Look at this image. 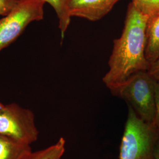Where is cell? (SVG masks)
<instances>
[{
    "label": "cell",
    "instance_id": "cell-1",
    "mask_svg": "<svg viewBox=\"0 0 159 159\" xmlns=\"http://www.w3.org/2000/svg\"><path fill=\"white\" fill-rule=\"evenodd\" d=\"M148 20L131 2L129 4L124 29L120 38L114 40L110 69L102 79L107 87L124 82L139 71H148L150 64L145 50Z\"/></svg>",
    "mask_w": 159,
    "mask_h": 159
},
{
    "label": "cell",
    "instance_id": "cell-2",
    "mask_svg": "<svg viewBox=\"0 0 159 159\" xmlns=\"http://www.w3.org/2000/svg\"><path fill=\"white\" fill-rule=\"evenodd\" d=\"M157 83L148 71H141L133 74L124 82L109 86L108 89L113 96L125 100L140 119L153 123Z\"/></svg>",
    "mask_w": 159,
    "mask_h": 159
},
{
    "label": "cell",
    "instance_id": "cell-3",
    "mask_svg": "<svg viewBox=\"0 0 159 159\" xmlns=\"http://www.w3.org/2000/svg\"><path fill=\"white\" fill-rule=\"evenodd\" d=\"M128 109L119 159H156L154 150L159 140L158 129L154 122L140 119L130 106Z\"/></svg>",
    "mask_w": 159,
    "mask_h": 159
},
{
    "label": "cell",
    "instance_id": "cell-4",
    "mask_svg": "<svg viewBox=\"0 0 159 159\" xmlns=\"http://www.w3.org/2000/svg\"><path fill=\"white\" fill-rule=\"evenodd\" d=\"M44 0H18L8 14L0 19V51L10 46L29 24L44 18Z\"/></svg>",
    "mask_w": 159,
    "mask_h": 159
},
{
    "label": "cell",
    "instance_id": "cell-5",
    "mask_svg": "<svg viewBox=\"0 0 159 159\" xmlns=\"http://www.w3.org/2000/svg\"><path fill=\"white\" fill-rule=\"evenodd\" d=\"M0 134L25 144L35 142L39 131L34 113L16 103L5 105L0 110Z\"/></svg>",
    "mask_w": 159,
    "mask_h": 159
},
{
    "label": "cell",
    "instance_id": "cell-6",
    "mask_svg": "<svg viewBox=\"0 0 159 159\" xmlns=\"http://www.w3.org/2000/svg\"><path fill=\"white\" fill-rule=\"evenodd\" d=\"M119 0H69L71 17H80L97 21L111 10Z\"/></svg>",
    "mask_w": 159,
    "mask_h": 159
},
{
    "label": "cell",
    "instance_id": "cell-7",
    "mask_svg": "<svg viewBox=\"0 0 159 159\" xmlns=\"http://www.w3.org/2000/svg\"><path fill=\"white\" fill-rule=\"evenodd\" d=\"M145 56L149 64L159 57V15L148 20Z\"/></svg>",
    "mask_w": 159,
    "mask_h": 159
},
{
    "label": "cell",
    "instance_id": "cell-8",
    "mask_svg": "<svg viewBox=\"0 0 159 159\" xmlns=\"http://www.w3.org/2000/svg\"><path fill=\"white\" fill-rule=\"evenodd\" d=\"M31 151L30 145L0 134V159H21Z\"/></svg>",
    "mask_w": 159,
    "mask_h": 159
},
{
    "label": "cell",
    "instance_id": "cell-9",
    "mask_svg": "<svg viewBox=\"0 0 159 159\" xmlns=\"http://www.w3.org/2000/svg\"><path fill=\"white\" fill-rule=\"evenodd\" d=\"M66 141L61 137L55 144L45 149L25 154L21 159H61L65 152Z\"/></svg>",
    "mask_w": 159,
    "mask_h": 159
},
{
    "label": "cell",
    "instance_id": "cell-10",
    "mask_svg": "<svg viewBox=\"0 0 159 159\" xmlns=\"http://www.w3.org/2000/svg\"><path fill=\"white\" fill-rule=\"evenodd\" d=\"M54 9L59 22V29L63 40L71 21V16L68 10L69 0H44Z\"/></svg>",
    "mask_w": 159,
    "mask_h": 159
},
{
    "label": "cell",
    "instance_id": "cell-11",
    "mask_svg": "<svg viewBox=\"0 0 159 159\" xmlns=\"http://www.w3.org/2000/svg\"><path fill=\"white\" fill-rule=\"evenodd\" d=\"M131 2L148 19L159 15V0H132Z\"/></svg>",
    "mask_w": 159,
    "mask_h": 159
},
{
    "label": "cell",
    "instance_id": "cell-12",
    "mask_svg": "<svg viewBox=\"0 0 159 159\" xmlns=\"http://www.w3.org/2000/svg\"><path fill=\"white\" fill-rule=\"evenodd\" d=\"M17 1L18 0H0V17L8 14Z\"/></svg>",
    "mask_w": 159,
    "mask_h": 159
},
{
    "label": "cell",
    "instance_id": "cell-13",
    "mask_svg": "<svg viewBox=\"0 0 159 159\" xmlns=\"http://www.w3.org/2000/svg\"><path fill=\"white\" fill-rule=\"evenodd\" d=\"M154 123L159 131V82H157L155 91V114Z\"/></svg>",
    "mask_w": 159,
    "mask_h": 159
},
{
    "label": "cell",
    "instance_id": "cell-14",
    "mask_svg": "<svg viewBox=\"0 0 159 159\" xmlns=\"http://www.w3.org/2000/svg\"><path fill=\"white\" fill-rule=\"evenodd\" d=\"M148 72L157 82H159V57L154 63L149 65Z\"/></svg>",
    "mask_w": 159,
    "mask_h": 159
},
{
    "label": "cell",
    "instance_id": "cell-15",
    "mask_svg": "<svg viewBox=\"0 0 159 159\" xmlns=\"http://www.w3.org/2000/svg\"><path fill=\"white\" fill-rule=\"evenodd\" d=\"M154 156L156 159H159V140L157 143L154 150Z\"/></svg>",
    "mask_w": 159,
    "mask_h": 159
},
{
    "label": "cell",
    "instance_id": "cell-16",
    "mask_svg": "<svg viewBox=\"0 0 159 159\" xmlns=\"http://www.w3.org/2000/svg\"><path fill=\"white\" fill-rule=\"evenodd\" d=\"M4 106H5V105H4V104H2L1 102H0V110L3 108V107H4Z\"/></svg>",
    "mask_w": 159,
    "mask_h": 159
}]
</instances>
